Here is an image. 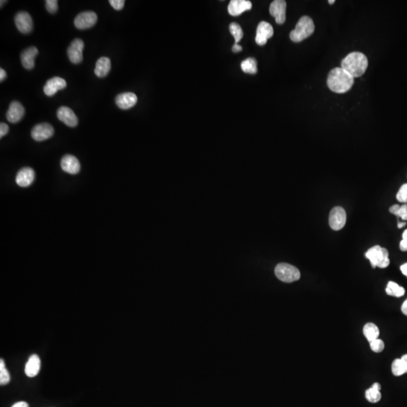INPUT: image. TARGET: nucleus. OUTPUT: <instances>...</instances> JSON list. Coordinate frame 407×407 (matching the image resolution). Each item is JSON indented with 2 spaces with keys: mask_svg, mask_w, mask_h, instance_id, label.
<instances>
[{
  "mask_svg": "<svg viewBox=\"0 0 407 407\" xmlns=\"http://www.w3.org/2000/svg\"><path fill=\"white\" fill-rule=\"evenodd\" d=\"M9 127L5 123L0 124V137H3L4 136L9 133Z\"/></svg>",
  "mask_w": 407,
  "mask_h": 407,
  "instance_id": "obj_36",
  "label": "nucleus"
},
{
  "mask_svg": "<svg viewBox=\"0 0 407 407\" xmlns=\"http://www.w3.org/2000/svg\"><path fill=\"white\" fill-rule=\"evenodd\" d=\"M401 359L402 361L403 364H404V368H405L406 372H407V354L403 356Z\"/></svg>",
  "mask_w": 407,
  "mask_h": 407,
  "instance_id": "obj_41",
  "label": "nucleus"
},
{
  "mask_svg": "<svg viewBox=\"0 0 407 407\" xmlns=\"http://www.w3.org/2000/svg\"><path fill=\"white\" fill-rule=\"evenodd\" d=\"M241 67L245 73L256 74L257 73V62L253 58H249L241 62Z\"/></svg>",
  "mask_w": 407,
  "mask_h": 407,
  "instance_id": "obj_26",
  "label": "nucleus"
},
{
  "mask_svg": "<svg viewBox=\"0 0 407 407\" xmlns=\"http://www.w3.org/2000/svg\"><path fill=\"white\" fill-rule=\"evenodd\" d=\"M6 2V1H1V6H2V3H4V2Z\"/></svg>",
  "mask_w": 407,
  "mask_h": 407,
  "instance_id": "obj_46",
  "label": "nucleus"
},
{
  "mask_svg": "<svg viewBox=\"0 0 407 407\" xmlns=\"http://www.w3.org/2000/svg\"><path fill=\"white\" fill-rule=\"evenodd\" d=\"M12 407H29L28 404L24 401H20V402L16 403L14 404Z\"/></svg>",
  "mask_w": 407,
  "mask_h": 407,
  "instance_id": "obj_37",
  "label": "nucleus"
},
{
  "mask_svg": "<svg viewBox=\"0 0 407 407\" xmlns=\"http://www.w3.org/2000/svg\"><path fill=\"white\" fill-rule=\"evenodd\" d=\"M370 348L372 351L376 353H380L383 351L385 348L384 342L382 339H376L370 343Z\"/></svg>",
  "mask_w": 407,
  "mask_h": 407,
  "instance_id": "obj_30",
  "label": "nucleus"
},
{
  "mask_svg": "<svg viewBox=\"0 0 407 407\" xmlns=\"http://www.w3.org/2000/svg\"><path fill=\"white\" fill-rule=\"evenodd\" d=\"M110 70H111V61L110 58L106 57H102L97 61L95 69V75L100 78H103L108 75Z\"/></svg>",
  "mask_w": 407,
  "mask_h": 407,
  "instance_id": "obj_21",
  "label": "nucleus"
},
{
  "mask_svg": "<svg viewBox=\"0 0 407 407\" xmlns=\"http://www.w3.org/2000/svg\"><path fill=\"white\" fill-rule=\"evenodd\" d=\"M397 201L401 203L407 202V183L402 185L397 194Z\"/></svg>",
  "mask_w": 407,
  "mask_h": 407,
  "instance_id": "obj_31",
  "label": "nucleus"
},
{
  "mask_svg": "<svg viewBox=\"0 0 407 407\" xmlns=\"http://www.w3.org/2000/svg\"><path fill=\"white\" fill-rule=\"evenodd\" d=\"M366 257L370 261L372 268L379 267L380 269L387 268L390 264L388 251L386 248L379 245L372 247L366 253Z\"/></svg>",
  "mask_w": 407,
  "mask_h": 407,
  "instance_id": "obj_4",
  "label": "nucleus"
},
{
  "mask_svg": "<svg viewBox=\"0 0 407 407\" xmlns=\"http://www.w3.org/2000/svg\"><path fill=\"white\" fill-rule=\"evenodd\" d=\"M346 223V211L341 207H335L329 213V224L332 230H340Z\"/></svg>",
  "mask_w": 407,
  "mask_h": 407,
  "instance_id": "obj_6",
  "label": "nucleus"
},
{
  "mask_svg": "<svg viewBox=\"0 0 407 407\" xmlns=\"http://www.w3.org/2000/svg\"><path fill=\"white\" fill-rule=\"evenodd\" d=\"M334 2H335V0H329V3L330 4V5H331V4L334 3Z\"/></svg>",
  "mask_w": 407,
  "mask_h": 407,
  "instance_id": "obj_45",
  "label": "nucleus"
},
{
  "mask_svg": "<svg viewBox=\"0 0 407 407\" xmlns=\"http://www.w3.org/2000/svg\"><path fill=\"white\" fill-rule=\"evenodd\" d=\"M60 166L63 172L70 174H77L80 172L81 168L78 158L72 155H66L62 158Z\"/></svg>",
  "mask_w": 407,
  "mask_h": 407,
  "instance_id": "obj_13",
  "label": "nucleus"
},
{
  "mask_svg": "<svg viewBox=\"0 0 407 407\" xmlns=\"http://www.w3.org/2000/svg\"><path fill=\"white\" fill-rule=\"evenodd\" d=\"M58 2L57 0H46L45 1V7H46L47 11L49 13L55 14L58 9Z\"/></svg>",
  "mask_w": 407,
  "mask_h": 407,
  "instance_id": "obj_32",
  "label": "nucleus"
},
{
  "mask_svg": "<svg viewBox=\"0 0 407 407\" xmlns=\"http://www.w3.org/2000/svg\"><path fill=\"white\" fill-rule=\"evenodd\" d=\"M110 5L115 10L120 11L123 9L125 6V1L124 0H110Z\"/></svg>",
  "mask_w": 407,
  "mask_h": 407,
  "instance_id": "obj_34",
  "label": "nucleus"
},
{
  "mask_svg": "<svg viewBox=\"0 0 407 407\" xmlns=\"http://www.w3.org/2000/svg\"><path fill=\"white\" fill-rule=\"evenodd\" d=\"M406 224H407V223H406L405 222H403V223H401V222H399L397 226H398L399 229H401V228H403L404 227V226H405Z\"/></svg>",
  "mask_w": 407,
  "mask_h": 407,
  "instance_id": "obj_44",
  "label": "nucleus"
},
{
  "mask_svg": "<svg viewBox=\"0 0 407 407\" xmlns=\"http://www.w3.org/2000/svg\"><path fill=\"white\" fill-rule=\"evenodd\" d=\"M67 87V82L60 77H54L47 81L43 88L44 93L48 97L55 95L58 91L64 89Z\"/></svg>",
  "mask_w": 407,
  "mask_h": 407,
  "instance_id": "obj_14",
  "label": "nucleus"
},
{
  "mask_svg": "<svg viewBox=\"0 0 407 407\" xmlns=\"http://www.w3.org/2000/svg\"><path fill=\"white\" fill-rule=\"evenodd\" d=\"M386 291L388 295L395 296V297H401L405 293V289L393 281H389Z\"/></svg>",
  "mask_w": 407,
  "mask_h": 407,
  "instance_id": "obj_25",
  "label": "nucleus"
},
{
  "mask_svg": "<svg viewBox=\"0 0 407 407\" xmlns=\"http://www.w3.org/2000/svg\"><path fill=\"white\" fill-rule=\"evenodd\" d=\"M364 334L369 343H371L375 339H379L380 332H379V329L376 324H372V323H368L364 326Z\"/></svg>",
  "mask_w": 407,
  "mask_h": 407,
  "instance_id": "obj_24",
  "label": "nucleus"
},
{
  "mask_svg": "<svg viewBox=\"0 0 407 407\" xmlns=\"http://www.w3.org/2000/svg\"><path fill=\"white\" fill-rule=\"evenodd\" d=\"M38 49L32 46L23 50L20 54V61L24 68L32 70L35 66V58L38 55Z\"/></svg>",
  "mask_w": 407,
  "mask_h": 407,
  "instance_id": "obj_20",
  "label": "nucleus"
},
{
  "mask_svg": "<svg viewBox=\"0 0 407 407\" xmlns=\"http://www.w3.org/2000/svg\"><path fill=\"white\" fill-rule=\"evenodd\" d=\"M15 23L18 30L23 34H30L34 28V21L27 12H20L15 15Z\"/></svg>",
  "mask_w": 407,
  "mask_h": 407,
  "instance_id": "obj_9",
  "label": "nucleus"
},
{
  "mask_svg": "<svg viewBox=\"0 0 407 407\" xmlns=\"http://www.w3.org/2000/svg\"><path fill=\"white\" fill-rule=\"evenodd\" d=\"M4 368H5V362H4L3 360L1 359V361H0V369H4Z\"/></svg>",
  "mask_w": 407,
  "mask_h": 407,
  "instance_id": "obj_43",
  "label": "nucleus"
},
{
  "mask_svg": "<svg viewBox=\"0 0 407 407\" xmlns=\"http://www.w3.org/2000/svg\"><path fill=\"white\" fill-rule=\"evenodd\" d=\"M391 370H392L393 374L396 376H401L406 373L405 368H404L401 359H395L393 361Z\"/></svg>",
  "mask_w": 407,
  "mask_h": 407,
  "instance_id": "obj_29",
  "label": "nucleus"
},
{
  "mask_svg": "<svg viewBox=\"0 0 407 407\" xmlns=\"http://www.w3.org/2000/svg\"><path fill=\"white\" fill-rule=\"evenodd\" d=\"M287 3L284 0H274L270 5V12L278 24L286 20Z\"/></svg>",
  "mask_w": 407,
  "mask_h": 407,
  "instance_id": "obj_11",
  "label": "nucleus"
},
{
  "mask_svg": "<svg viewBox=\"0 0 407 407\" xmlns=\"http://www.w3.org/2000/svg\"><path fill=\"white\" fill-rule=\"evenodd\" d=\"M390 212L401 218L404 221L407 220V205H403L401 206L398 205H393L390 208Z\"/></svg>",
  "mask_w": 407,
  "mask_h": 407,
  "instance_id": "obj_27",
  "label": "nucleus"
},
{
  "mask_svg": "<svg viewBox=\"0 0 407 407\" xmlns=\"http://www.w3.org/2000/svg\"><path fill=\"white\" fill-rule=\"evenodd\" d=\"M401 270L403 274L407 277V263H405V264L402 265L401 266Z\"/></svg>",
  "mask_w": 407,
  "mask_h": 407,
  "instance_id": "obj_42",
  "label": "nucleus"
},
{
  "mask_svg": "<svg viewBox=\"0 0 407 407\" xmlns=\"http://www.w3.org/2000/svg\"><path fill=\"white\" fill-rule=\"evenodd\" d=\"M97 20V15L95 12L88 11L78 14L74 20V24L79 30H85L93 27Z\"/></svg>",
  "mask_w": 407,
  "mask_h": 407,
  "instance_id": "obj_7",
  "label": "nucleus"
},
{
  "mask_svg": "<svg viewBox=\"0 0 407 407\" xmlns=\"http://www.w3.org/2000/svg\"><path fill=\"white\" fill-rule=\"evenodd\" d=\"M9 382H10V375H9V371L7 370L5 368L0 369V385L5 386Z\"/></svg>",
  "mask_w": 407,
  "mask_h": 407,
  "instance_id": "obj_33",
  "label": "nucleus"
},
{
  "mask_svg": "<svg viewBox=\"0 0 407 407\" xmlns=\"http://www.w3.org/2000/svg\"><path fill=\"white\" fill-rule=\"evenodd\" d=\"M137 103V97L132 92H126L117 95L116 103L121 110H128L135 107Z\"/></svg>",
  "mask_w": 407,
  "mask_h": 407,
  "instance_id": "obj_18",
  "label": "nucleus"
},
{
  "mask_svg": "<svg viewBox=\"0 0 407 407\" xmlns=\"http://www.w3.org/2000/svg\"><path fill=\"white\" fill-rule=\"evenodd\" d=\"M403 239L400 243V249L402 251H407V230L403 233Z\"/></svg>",
  "mask_w": 407,
  "mask_h": 407,
  "instance_id": "obj_35",
  "label": "nucleus"
},
{
  "mask_svg": "<svg viewBox=\"0 0 407 407\" xmlns=\"http://www.w3.org/2000/svg\"><path fill=\"white\" fill-rule=\"evenodd\" d=\"M35 179V172L29 167L22 168L18 172L15 178L16 183L20 187H28L34 183Z\"/></svg>",
  "mask_w": 407,
  "mask_h": 407,
  "instance_id": "obj_16",
  "label": "nucleus"
},
{
  "mask_svg": "<svg viewBox=\"0 0 407 407\" xmlns=\"http://www.w3.org/2000/svg\"><path fill=\"white\" fill-rule=\"evenodd\" d=\"M57 116L67 126L73 128L78 125V118L74 112L69 107H60L57 112Z\"/></svg>",
  "mask_w": 407,
  "mask_h": 407,
  "instance_id": "obj_15",
  "label": "nucleus"
},
{
  "mask_svg": "<svg viewBox=\"0 0 407 407\" xmlns=\"http://www.w3.org/2000/svg\"><path fill=\"white\" fill-rule=\"evenodd\" d=\"M252 9V3L248 0H232L228 6V12L232 16H238Z\"/></svg>",
  "mask_w": 407,
  "mask_h": 407,
  "instance_id": "obj_19",
  "label": "nucleus"
},
{
  "mask_svg": "<svg viewBox=\"0 0 407 407\" xmlns=\"http://www.w3.org/2000/svg\"><path fill=\"white\" fill-rule=\"evenodd\" d=\"M401 311H402L403 314L407 316V299L404 301V303L401 306Z\"/></svg>",
  "mask_w": 407,
  "mask_h": 407,
  "instance_id": "obj_39",
  "label": "nucleus"
},
{
  "mask_svg": "<svg viewBox=\"0 0 407 407\" xmlns=\"http://www.w3.org/2000/svg\"><path fill=\"white\" fill-rule=\"evenodd\" d=\"M230 30L232 35L234 37L235 44H238L244 36L241 26L237 23H232L230 25Z\"/></svg>",
  "mask_w": 407,
  "mask_h": 407,
  "instance_id": "obj_28",
  "label": "nucleus"
},
{
  "mask_svg": "<svg viewBox=\"0 0 407 407\" xmlns=\"http://www.w3.org/2000/svg\"><path fill=\"white\" fill-rule=\"evenodd\" d=\"M41 361L37 354L30 356L25 367V373L29 377H34L37 376L40 370Z\"/></svg>",
  "mask_w": 407,
  "mask_h": 407,
  "instance_id": "obj_22",
  "label": "nucleus"
},
{
  "mask_svg": "<svg viewBox=\"0 0 407 407\" xmlns=\"http://www.w3.org/2000/svg\"><path fill=\"white\" fill-rule=\"evenodd\" d=\"M274 34V30L270 23L266 21H261L259 23L256 29V44L259 45H266L268 39L271 38Z\"/></svg>",
  "mask_w": 407,
  "mask_h": 407,
  "instance_id": "obj_12",
  "label": "nucleus"
},
{
  "mask_svg": "<svg viewBox=\"0 0 407 407\" xmlns=\"http://www.w3.org/2000/svg\"><path fill=\"white\" fill-rule=\"evenodd\" d=\"M314 31V23L309 16H303L299 19L294 30H292L290 37L292 42H299L310 37Z\"/></svg>",
  "mask_w": 407,
  "mask_h": 407,
  "instance_id": "obj_3",
  "label": "nucleus"
},
{
  "mask_svg": "<svg viewBox=\"0 0 407 407\" xmlns=\"http://www.w3.org/2000/svg\"><path fill=\"white\" fill-rule=\"evenodd\" d=\"M342 68L347 72L353 78L364 75L368 67V59L361 52H352L343 59Z\"/></svg>",
  "mask_w": 407,
  "mask_h": 407,
  "instance_id": "obj_2",
  "label": "nucleus"
},
{
  "mask_svg": "<svg viewBox=\"0 0 407 407\" xmlns=\"http://www.w3.org/2000/svg\"><path fill=\"white\" fill-rule=\"evenodd\" d=\"M276 277L285 283H292L300 278V272L295 266L288 263H279L274 269Z\"/></svg>",
  "mask_w": 407,
  "mask_h": 407,
  "instance_id": "obj_5",
  "label": "nucleus"
},
{
  "mask_svg": "<svg viewBox=\"0 0 407 407\" xmlns=\"http://www.w3.org/2000/svg\"><path fill=\"white\" fill-rule=\"evenodd\" d=\"M24 113H25V110L21 103L18 101L12 102L9 106V110L6 113L7 120L10 123H18L23 118Z\"/></svg>",
  "mask_w": 407,
  "mask_h": 407,
  "instance_id": "obj_17",
  "label": "nucleus"
},
{
  "mask_svg": "<svg viewBox=\"0 0 407 407\" xmlns=\"http://www.w3.org/2000/svg\"><path fill=\"white\" fill-rule=\"evenodd\" d=\"M241 50H242V47L238 45V44L234 43V45L233 46V52L237 53V52H241Z\"/></svg>",
  "mask_w": 407,
  "mask_h": 407,
  "instance_id": "obj_38",
  "label": "nucleus"
},
{
  "mask_svg": "<svg viewBox=\"0 0 407 407\" xmlns=\"http://www.w3.org/2000/svg\"><path fill=\"white\" fill-rule=\"evenodd\" d=\"M84 42L83 41L79 39H75L73 42L70 44L67 49V55H68L69 59L72 63L74 64H78L81 63L83 59V55H82V52H83Z\"/></svg>",
  "mask_w": 407,
  "mask_h": 407,
  "instance_id": "obj_10",
  "label": "nucleus"
},
{
  "mask_svg": "<svg viewBox=\"0 0 407 407\" xmlns=\"http://www.w3.org/2000/svg\"><path fill=\"white\" fill-rule=\"evenodd\" d=\"M54 132L53 127L50 124H38L32 129L31 136L36 141L42 142L52 137Z\"/></svg>",
  "mask_w": 407,
  "mask_h": 407,
  "instance_id": "obj_8",
  "label": "nucleus"
},
{
  "mask_svg": "<svg viewBox=\"0 0 407 407\" xmlns=\"http://www.w3.org/2000/svg\"><path fill=\"white\" fill-rule=\"evenodd\" d=\"M380 390V384L377 383V382L374 383L372 387L366 390V398L369 402L372 403V404L379 402L381 400V397H382Z\"/></svg>",
  "mask_w": 407,
  "mask_h": 407,
  "instance_id": "obj_23",
  "label": "nucleus"
},
{
  "mask_svg": "<svg viewBox=\"0 0 407 407\" xmlns=\"http://www.w3.org/2000/svg\"><path fill=\"white\" fill-rule=\"evenodd\" d=\"M354 82V78L342 67L332 69L328 77V88L335 93L343 94L349 92Z\"/></svg>",
  "mask_w": 407,
  "mask_h": 407,
  "instance_id": "obj_1",
  "label": "nucleus"
},
{
  "mask_svg": "<svg viewBox=\"0 0 407 407\" xmlns=\"http://www.w3.org/2000/svg\"><path fill=\"white\" fill-rule=\"evenodd\" d=\"M6 73L3 69H0V81H2L6 78Z\"/></svg>",
  "mask_w": 407,
  "mask_h": 407,
  "instance_id": "obj_40",
  "label": "nucleus"
}]
</instances>
